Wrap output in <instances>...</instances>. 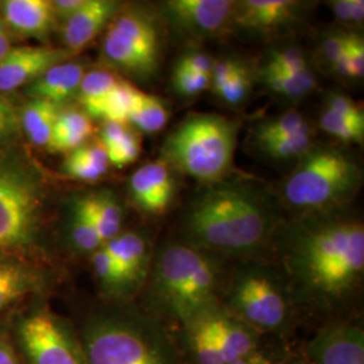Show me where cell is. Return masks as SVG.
Returning <instances> with one entry per match:
<instances>
[{"mask_svg":"<svg viewBox=\"0 0 364 364\" xmlns=\"http://www.w3.org/2000/svg\"><path fill=\"white\" fill-rule=\"evenodd\" d=\"M21 347L30 364H88L80 338L63 318L41 306L18 326Z\"/></svg>","mask_w":364,"mask_h":364,"instance_id":"11","label":"cell"},{"mask_svg":"<svg viewBox=\"0 0 364 364\" xmlns=\"http://www.w3.org/2000/svg\"><path fill=\"white\" fill-rule=\"evenodd\" d=\"M287 358V353L279 355L262 344L258 350L251 352L247 356L236 360L232 364H285Z\"/></svg>","mask_w":364,"mask_h":364,"instance_id":"46","label":"cell"},{"mask_svg":"<svg viewBox=\"0 0 364 364\" xmlns=\"http://www.w3.org/2000/svg\"><path fill=\"white\" fill-rule=\"evenodd\" d=\"M92 119L82 109L61 108L53 130L48 150L53 153H72L88 142L93 134Z\"/></svg>","mask_w":364,"mask_h":364,"instance_id":"21","label":"cell"},{"mask_svg":"<svg viewBox=\"0 0 364 364\" xmlns=\"http://www.w3.org/2000/svg\"><path fill=\"white\" fill-rule=\"evenodd\" d=\"M333 70L344 77L360 78L364 75V41L362 37L351 34L347 52L338 60Z\"/></svg>","mask_w":364,"mask_h":364,"instance_id":"35","label":"cell"},{"mask_svg":"<svg viewBox=\"0 0 364 364\" xmlns=\"http://www.w3.org/2000/svg\"><path fill=\"white\" fill-rule=\"evenodd\" d=\"M68 234L72 246L81 254L92 255L105 245L82 197L75 198L72 204Z\"/></svg>","mask_w":364,"mask_h":364,"instance_id":"26","label":"cell"},{"mask_svg":"<svg viewBox=\"0 0 364 364\" xmlns=\"http://www.w3.org/2000/svg\"><path fill=\"white\" fill-rule=\"evenodd\" d=\"M171 27L186 38L218 36L231 22V0H169L164 4Z\"/></svg>","mask_w":364,"mask_h":364,"instance_id":"12","label":"cell"},{"mask_svg":"<svg viewBox=\"0 0 364 364\" xmlns=\"http://www.w3.org/2000/svg\"><path fill=\"white\" fill-rule=\"evenodd\" d=\"M99 142L105 149L109 165H114L117 169L129 166L141 154V141L138 135L124 123L105 122Z\"/></svg>","mask_w":364,"mask_h":364,"instance_id":"23","label":"cell"},{"mask_svg":"<svg viewBox=\"0 0 364 364\" xmlns=\"http://www.w3.org/2000/svg\"><path fill=\"white\" fill-rule=\"evenodd\" d=\"M7 27L4 26L1 18H0V60L6 57V54L11 50V38Z\"/></svg>","mask_w":364,"mask_h":364,"instance_id":"50","label":"cell"},{"mask_svg":"<svg viewBox=\"0 0 364 364\" xmlns=\"http://www.w3.org/2000/svg\"><path fill=\"white\" fill-rule=\"evenodd\" d=\"M84 3L85 0H53V11L57 21H61L64 23L66 19L77 13L84 6Z\"/></svg>","mask_w":364,"mask_h":364,"instance_id":"48","label":"cell"},{"mask_svg":"<svg viewBox=\"0 0 364 364\" xmlns=\"http://www.w3.org/2000/svg\"><path fill=\"white\" fill-rule=\"evenodd\" d=\"M251 90V77L246 66L243 65L224 87L215 92V95L228 105L243 103Z\"/></svg>","mask_w":364,"mask_h":364,"instance_id":"38","label":"cell"},{"mask_svg":"<svg viewBox=\"0 0 364 364\" xmlns=\"http://www.w3.org/2000/svg\"><path fill=\"white\" fill-rule=\"evenodd\" d=\"M0 364H21L10 338L3 332H0Z\"/></svg>","mask_w":364,"mask_h":364,"instance_id":"49","label":"cell"},{"mask_svg":"<svg viewBox=\"0 0 364 364\" xmlns=\"http://www.w3.org/2000/svg\"><path fill=\"white\" fill-rule=\"evenodd\" d=\"M120 7L115 0H85L77 13L63 23L64 49L72 54L82 50L109 25Z\"/></svg>","mask_w":364,"mask_h":364,"instance_id":"18","label":"cell"},{"mask_svg":"<svg viewBox=\"0 0 364 364\" xmlns=\"http://www.w3.org/2000/svg\"><path fill=\"white\" fill-rule=\"evenodd\" d=\"M117 263L124 297H132L144 287L153 262V246L144 231H126L103 245Z\"/></svg>","mask_w":364,"mask_h":364,"instance_id":"15","label":"cell"},{"mask_svg":"<svg viewBox=\"0 0 364 364\" xmlns=\"http://www.w3.org/2000/svg\"><path fill=\"white\" fill-rule=\"evenodd\" d=\"M19 111L13 105L11 99L7 95L0 93V115H15Z\"/></svg>","mask_w":364,"mask_h":364,"instance_id":"51","label":"cell"},{"mask_svg":"<svg viewBox=\"0 0 364 364\" xmlns=\"http://www.w3.org/2000/svg\"><path fill=\"white\" fill-rule=\"evenodd\" d=\"M260 150L275 161H299L313 149L311 127L299 131L294 135L278 139L270 144H262Z\"/></svg>","mask_w":364,"mask_h":364,"instance_id":"30","label":"cell"},{"mask_svg":"<svg viewBox=\"0 0 364 364\" xmlns=\"http://www.w3.org/2000/svg\"><path fill=\"white\" fill-rule=\"evenodd\" d=\"M278 243L299 314L326 317L348 306L363 281L362 221L332 212L305 216Z\"/></svg>","mask_w":364,"mask_h":364,"instance_id":"1","label":"cell"},{"mask_svg":"<svg viewBox=\"0 0 364 364\" xmlns=\"http://www.w3.org/2000/svg\"><path fill=\"white\" fill-rule=\"evenodd\" d=\"M169 120V111L165 103L153 95L136 90L131 107L129 122L138 130L154 134L162 130Z\"/></svg>","mask_w":364,"mask_h":364,"instance_id":"27","label":"cell"},{"mask_svg":"<svg viewBox=\"0 0 364 364\" xmlns=\"http://www.w3.org/2000/svg\"><path fill=\"white\" fill-rule=\"evenodd\" d=\"M243 66L239 60L234 58H224L215 61L212 73H210V85L213 92H218L221 87H224L231 78L234 77L236 72Z\"/></svg>","mask_w":364,"mask_h":364,"instance_id":"45","label":"cell"},{"mask_svg":"<svg viewBox=\"0 0 364 364\" xmlns=\"http://www.w3.org/2000/svg\"><path fill=\"white\" fill-rule=\"evenodd\" d=\"M320 127L331 136L346 144H362L364 138V124L355 123L348 119L324 109L320 117Z\"/></svg>","mask_w":364,"mask_h":364,"instance_id":"34","label":"cell"},{"mask_svg":"<svg viewBox=\"0 0 364 364\" xmlns=\"http://www.w3.org/2000/svg\"><path fill=\"white\" fill-rule=\"evenodd\" d=\"M119 78L103 69L87 72L82 77L77 92V99L82 111L91 117H97V112L105 97L115 88Z\"/></svg>","mask_w":364,"mask_h":364,"instance_id":"28","label":"cell"},{"mask_svg":"<svg viewBox=\"0 0 364 364\" xmlns=\"http://www.w3.org/2000/svg\"><path fill=\"white\" fill-rule=\"evenodd\" d=\"M0 18L10 34L43 42L57 25L49 0H4L0 3Z\"/></svg>","mask_w":364,"mask_h":364,"instance_id":"17","label":"cell"},{"mask_svg":"<svg viewBox=\"0 0 364 364\" xmlns=\"http://www.w3.org/2000/svg\"><path fill=\"white\" fill-rule=\"evenodd\" d=\"M308 3L297 0L234 1L231 22L243 31L272 36L297 25Z\"/></svg>","mask_w":364,"mask_h":364,"instance_id":"14","label":"cell"},{"mask_svg":"<svg viewBox=\"0 0 364 364\" xmlns=\"http://www.w3.org/2000/svg\"><path fill=\"white\" fill-rule=\"evenodd\" d=\"M21 131L19 112L15 115H0V147L11 146Z\"/></svg>","mask_w":364,"mask_h":364,"instance_id":"47","label":"cell"},{"mask_svg":"<svg viewBox=\"0 0 364 364\" xmlns=\"http://www.w3.org/2000/svg\"><path fill=\"white\" fill-rule=\"evenodd\" d=\"M220 304L262 338H287L299 318L282 267L259 258L243 259L235 267L225 282Z\"/></svg>","mask_w":364,"mask_h":364,"instance_id":"5","label":"cell"},{"mask_svg":"<svg viewBox=\"0 0 364 364\" xmlns=\"http://www.w3.org/2000/svg\"><path fill=\"white\" fill-rule=\"evenodd\" d=\"M223 257L183 242L166 243L153 255L144 312L168 328L220 304L225 287Z\"/></svg>","mask_w":364,"mask_h":364,"instance_id":"3","label":"cell"},{"mask_svg":"<svg viewBox=\"0 0 364 364\" xmlns=\"http://www.w3.org/2000/svg\"><path fill=\"white\" fill-rule=\"evenodd\" d=\"M144 168L154 198L156 215H162L169 208L174 196V180L169 165L164 161H156L146 164Z\"/></svg>","mask_w":364,"mask_h":364,"instance_id":"31","label":"cell"},{"mask_svg":"<svg viewBox=\"0 0 364 364\" xmlns=\"http://www.w3.org/2000/svg\"><path fill=\"white\" fill-rule=\"evenodd\" d=\"M183 243L219 257L258 258L281 230L270 192L255 182L209 183L182 218Z\"/></svg>","mask_w":364,"mask_h":364,"instance_id":"2","label":"cell"},{"mask_svg":"<svg viewBox=\"0 0 364 364\" xmlns=\"http://www.w3.org/2000/svg\"><path fill=\"white\" fill-rule=\"evenodd\" d=\"M236 134V123L227 117H186L164 144V162L197 181H221L234 161Z\"/></svg>","mask_w":364,"mask_h":364,"instance_id":"8","label":"cell"},{"mask_svg":"<svg viewBox=\"0 0 364 364\" xmlns=\"http://www.w3.org/2000/svg\"><path fill=\"white\" fill-rule=\"evenodd\" d=\"M260 81L269 91L289 100H299L308 96L317 84L311 68L297 73H284L263 66L260 69Z\"/></svg>","mask_w":364,"mask_h":364,"instance_id":"25","label":"cell"},{"mask_svg":"<svg viewBox=\"0 0 364 364\" xmlns=\"http://www.w3.org/2000/svg\"><path fill=\"white\" fill-rule=\"evenodd\" d=\"M171 82H173L174 91L178 95H181L183 97H193L208 88L210 85V77L174 68Z\"/></svg>","mask_w":364,"mask_h":364,"instance_id":"39","label":"cell"},{"mask_svg":"<svg viewBox=\"0 0 364 364\" xmlns=\"http://www.w3.org/2000/svg\"><path fill=\"white\" fill-rule=\"evenodd\" d=\"M45 275L14 255H0V312L45 287Z\"/></svg>","mask_w":364,"mask_h":364,"instance_id":"20","label":"cell"},{"mask_svg":"<svg viewBox=\"0 0 364 364\" xmlns=\"http://www.w3.org/2000/svg\"><path fill=\"white\" fill-rule=\"evenodd\" d=\"M91 263L93 273L105 293L114 299H126L117 263L105 247H100L92 254Z\"/></svg>","mask_w":364,"mask_h":364,"instance_id":"33","label":"cell"},{"mask_svg":"<svg viewBox=\"0 0 364 364\" xmlns=\"http://www.w3.org/2000/svg\"><path fill=\"white\" fill-rule=\"evenodd\" d=\"M129 191L132 201L138 208L144 210V213L156 215L154 198L144 166L132 173L129 182Z\"/></svg>","mask_w":364,"mask_h":364,"instance_id":"37","label":"cell"},{"mask_svg":"<svg viewBox=\"0 0 364 364\" xmlns=\"http://www.w3.org/2000/svg\"><path fill=\"white\" fill-rule=\"evenodd\" d=\"M350 39H351V34H344V33L328 34L326 38L323 39L321 55L326 64L332 69L338 64L343 54L347 52Z\"/></svg>","mask_w":364,"mask_h":364,"instance_id":"42","label":"cell"},{"mask_svg":"<svg viewBox=\"0 0 364 364\" xmlns=\"http://www.w3.org/2000/svg\"><path fill=\"white\" fill-rule=\"evenodd\" d=\"M284 73H297L309 69L306 55L299 48H282L270 53L266 65Z\"/></svg>","mask_w":364,"mask_h":364,"instance_id":"36","label":"cell"},{"mask_svg":"<svg viewBox=\"0 0 364 364\" xmlns=\"http://www.w3.org/2000/svg\"><path fill=\"white\" fill-rule=\"evenodd\" d=\"M213 64H215V60L207 53L191 52L182 55L176 68L192 72L196 75H203V76L210 77Z\"/></svg>","mask_w":364,"mask_h":364,"instance_id":"44","label":"cell"},{"mask_svg":"<svg viewBox=\"0 0 364 364\" xmlns=\"http://www.w3.org/2000/svg\"><path fill=\"white\" fill-rule=\"evenodd\" d=\"M80 341L88 364H185L169 328L139 311L92 316Z\"/></svg>","mask_w":364,"mask_h":364,"instance_id":"4","label":"cell"},{"mask_svg":"<svg viewBox=\"0 0 364 364\" xmlns=\"http://www.w3.org/2000/svg\"><path fill=\"white\" fill-rule=\"evenodd\" d=\"M285 364H309L304 353H297V355H287Z\"/></svg>","mask_w":364,"mask_h":364,"instance_id":"52","label":"cell"},{"mask_svg":"<svg viewBox=\"0 0 364 364\" xmlns=\"http://www.w3.org/2000/svg\"><path fill=\"white\" fill-rule=\"evenodd\" d=\"M309 129V123L299 111H287L278 117H269L257 126L254 138L258 146L270 144Z\"/></svg>","mask_w":364,"mask_h":364,"instance_id":"29","label":"cell"},{"mask_svg":"<svg viewBox=\"0 0 364 364\" xmlns=\"http://www.w3.org/2000/svg\"><path fill=\"white\" fill-rule=\"evenodd\" d=\"M174 341L185 364H232L258 350L262 336L221 304L174 329Z\"/></svg>","mask_w":364,"mask_h":364,"instance_id":"9","label":"cell"},{"mask_svg":"<svg viewBox=\"0 0 364 364\" xmlns=\"http://www.w3.org/2000/svg\"><path fill=\"white\" fill-rule=\"evenodd\" d=\"M326 109L355 123L364 124L363 109L356 105L351 97L344 96L341 93L329 95L326 100Z\"/></svg>","mask_w":364,"mask_h":364,"instance_id":"41","label":"cell"},{"mask_svg":"<svg viewBox=\"0 0 364 364\" xmlns=\"http://www.w3.org/2000/svg\"><path fill=\"white\" fill-rule=\"evenodd\" d=\"M73 54L66 49L50 46H18L11 48L0 60V93H10L27 87L49 68L68 61Z\"/></svg>","mask_w":364,"mask_h":364,"instance_id":"16","label":"cell"},{"mask_svg":"<svg viewBox=\"0 0 364 364\" xmlns=\"http://www.w3.org/2000/svg\"><path fill=\"white\" fill-rule=\"evenodd\" d=\"M309 364H364V332L356 324L331 321L321 326L304 352Z\"/></svg>","mask_w":364,"mask_h":364,"instance_id":"13","label":"cell"},{"mask_svg":"<svg viewBox=\"0 0 364 364\" xmlns=\"http://www.w3.org/2000/svg\"><path fill=\"white\" fill-rule=\"evenodd\" d=\"M61 111L60 105H53L42 99H30L19 111L21 130L28 142L39 149H48L52 139L57 117Z\"/></svg>","mask_w":364,"mask_h":364,"instance_id":"22","label":"cell"},{"mask_svg":"<svg viewBox=\"0 0 364 364\" xmlns=\"http://www.w3.org/2000/svg\"><path fill=\"white\" fill-rule=\"evenodd\" d=\"M135 91L136 88H134L131 84L119 80L115 88L109 92V95L100 105L97 117L105 119V122L126 124L129 122Z\"/></svg>","mask_w":364,"mask_h":364,"instance_id":"32","label":"cell"},{"mask_svg":"<svg viewBox=\"0 0 364 364\" xmlns=\"http://www.w3.org/2000/svg\"><path fill=\"white\" fill-rule=\"evenodd\" d=\"M82 198L103 243L117 237L122 232L123 225V209L117 196L109 191H103L84 196Z\"/></svg>","mask_w":364,"mask_h":364,"instance_id":"24","label":"cell"},{"mask_svg":"<svg viewBox=\"0 0 364 364\" xmlns=\"http://www.w3.org/2000/svg\"><path fill=\"white\" fill-rule=\"evenodd\" d=\"M85 66L77 61H64L49 68L25 88L30 99L48 100L61 105L77 96L80 84L85 75Z\"/></svg>","mask_w":364,"mask_h":364,"instance_id":"19","label":"cell"},{"mask_svg":"<svg viewBox=\"0 0 364 364\" xmlns=\"http://www.w3.org/2000/svg\"><path fill=\"white\" fill-rule=\"evenodd\" d=\"M362 170L351 156L336 147H314L299 159L284 183L290 208L305 216L331 213L358 193Z\"/></svg>","mask_w":364,"mask_h":364,"instance_id":"7","label":"cell"},{"mask_svg":"<svg viewBox=\"0 0 364 364\" xmlns=\"http://www.w3.org/2000/svg\"><path fill=\"white\" fill-rule=\"evenodd\" d=\"M335 18L344 23H360L364 19L363 0H333L329 3Z\"/></svg>","mask_w":364,"mask_h":364,"instance_id":"43","label":"cell"},{"mask_svg":"<svg viewBox=\"0 0 364 364\" xmlns=\"http://www.w3.org/2000/svg\"><path fill=\"white\" fill-rule=\"evenodd\" d=\"M48 191L34 162L11 146L0 147V251L28 252L43 235Z\"/></svg>","mask_w":364,"mask_h":364,"instance_id":"6","label":"cell"},{"mask_svg":"<svg viewBox=\"0 0 364 364\" xmlns=\"http://www.w3.org/2000/svg\"><path fill=\"white\" fill-rule=\"evenodd\" d=\"M61 171L65 177L84 182L97 181L107 173V170L96 168V166L85 164V162H81L70 156H66L64 159V162L61 165Z\"/></svg>","mask_w":364,"mask_h":364,"instance_id":"40","label":"cell"},{"mask_svg":"<svg viewBox=\"0 0 364 364\" xmlns=\"http://www.w3.org/2000/svg\"><path fill=\"white\" fill-rule=\"evenodd\" d=\"M159 19L144 6L120 7L107 26L103 39L105 60L127 76L154 77L162 58Z\"/></svg>","mask_w":364,"mask_h":364,"instance_id":"10","label":"cell"}]
</instances>
